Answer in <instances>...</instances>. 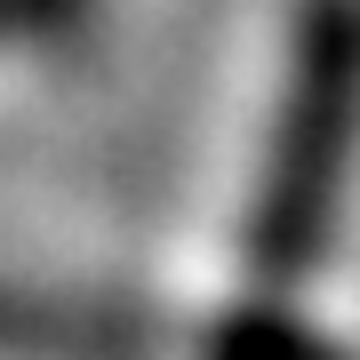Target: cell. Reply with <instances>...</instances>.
Here are the masks:
<instances>
[{
	"instance_id": "obj_1",
	"label": "cell",
	"mask_w": 360,
	"mask_h": 360,
	"mask_svg": "<svg viewBox=\"0 0 360 360\" xmlns=\"http://www.w3.org/2000/svg\"><path fill=\"white\" fill-rule=\"evenodd\" d=\"M352 144H360V0H321L304 56H296L264 208H257V272L264 281H296L321 257Z\"/></svg>"
}]
</instances>
